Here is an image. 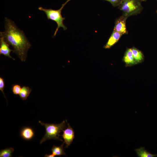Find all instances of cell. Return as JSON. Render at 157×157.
I'll return each instance as SVG.
<instances>
[{
    "label": "cell",
    "mask_w": 157,
    "mask_h": 157,
    "mask_svg": "<svg viewBox=\"0 0 157 157\" xmlns=\"http://www.w3.org/2000/svg\"></svg>",
    "instance_id": "21"
},
{
    "label": "cell",
    "mask_w": 157,
    "mask_h": 157,
    "mask_svg": "<svg viewBox=\"0 0 157 157\" xmlns=\"http://www.w3.org/2000/svg\"><path fill=\"white\" fill-rule=\"evenodd\" d=\"M21 137L23 139L29 140H31L35 135L33 129L28 126L24 127L21 130L20 133Z\"/></svg>",
    "instance_id": "9"
},
{
    "label": "cell",
    "mask_w": 157,
    "mask_h": 157,
    "mask_svg": "<svg viewBox=\"0 0 157 157\" xmlns=\"http://www.w3.org/2000/svg\"><path fill=\"white\" fill-rule=\"evenodd\" d=\"M9 44L4 40L3 38L1 37L0 38V54L3 55L5 56L15 60L10 55L11 51L13 50L10 49L9 47Z\"/></svg>",
    "instance_id": "7"
},
{
    "label": "cell",
    "mask_w": 157,
    "mask_h": 157,
    "mask_svg": "<svg viewBox=\"0 0 157 157\" xmlns=\"http://www.w3.org/2000/svg\"><path fill=\"white\" fill-rule=\"evenodd\" d=\"M108 1L114 7L119 6L122 0H101Z\"/></svg>",
    "instance_id": "17"
},
{
    "label": "cell",
    "mask_w": 157,
    "mask_h": 157,
    "mask_svg": "<svg viewBox=\"0 0 157 157\" xmlns=\"http://www.w3.org/2000/svg\"><path fill=\"white\" fill-rule=\"evenodd\" d=\"M14 151L13 148L10 147L1 150L0 151V157H11Z\"/></svg>",
    "instance_id": "15"
},
{
    "label": "cell",
    "mask_w": 157,
    "mask_h": 157,
    "mask_svg": "<svg viewBox=\"0 0 157 157\" xmlns=\"http://www.w3.org/2000/svg\"><path fill=\"white\" fill-rule=\"evenodd\" d=\"M123 60L127 66L137 64L134 58L131 48L127 49L124 54Z\"/></svg>",
    "instance_id": "10"
},
{
    "label": "cell",
    "mask_w": 157,
    "mask_h": 157,
    "mask_svg": "<svg viewBox=\"0 0 157 157\" xmlns=\"http://www.w3.org/2000/svg\"><path fill=\"white\" fill-rule=\"evenodd\" d=\"M118 6L122 15L127 17L139 14L143 9L141 2L138 0H122Z\"/></svg>",
    "instance_id": "4"
},
{
    "label": "cell",
    "mask_w": 157,
    "mask_h": 157,
    "mask_svg": "<svg viewBox=\"0 0 157 157\" xmlns=\"http://www.w3.org/2000/svg\"><path fill=\"white\" fill-rule=\"evenodd\" d=\"M64 144V143L63 142V144L59 146L53 145L51 149L52 154L55 156L65 155V153L64 151L63 148Z\"/></svg>",
    "instance_id": "14"
},
{
    "label": "cell",
    "mask_w": 157,
    "mask_h": 157,
    "mask_svg": "<svg viewBox=\"0 0 157 157\" xmlns=\"http://www.w3.org/2000/svg\"><path fill=\"white\" fill-rule=\"evenodd\" d=\"M21 89L20 85L18 84L13 85L11 88L13 94L16 95L19 94Z\"/></svg>",
    "instance_id": "16"
},
{
    "label": "cell",
    "mask_w": 157,
    "mask_h": 157,
    "mask_svg": "<svg viewBox=\"0 0 157 157\" xmlns=\"http://www.w3.org/2000/svg\"><path fill=\"white\" fill-rule=\"evenodd\" d=\"M45 157H55V156L53 154H46L44 156Z\"/></svg>",
    "instance_id": "19"
},
{
    "label": "cell",
    "mask_w": 157,
    "mask_h": 157,
    "mask_svg": "<svg viewBox=\"0 0 157 157\" xmlns=\"http://www.w3.org/2000/svg\"><path fill=\"white\" fill-rule=\"evenodd\" d=\"M39 122L44 126L46 129L45 133L40 141V144L47 140L51 139L63 141L59 137V133L66 127L65 121L64 120L60 123L58 124L45 123L40 121H39Z\"/></svg>",
    "instance_id": "2"
},
{
    "label": "cell",
    "mask_w": 157,
    "mask_h": 157,
    "mask_svg": "<svg viewBox=\"0 0 157 157\" xmlns=\"http://www.w3.org/2000/svg\"><path fill=\"white\" fill-rule=\"evenodd\" d=\"M134 151L136 152L138 157H154L157 156V154H151L145 149V147H141L140 148L135 149Z\"/></svg>",
    "instance_id": "11"
},
{
    "label": "cell",
    "mask_w": 157,
    "mask_h": 157,
    "mask_svg": "<svg viewBox=\"0 0 157 157\" xmlns=\"http://www.w3.org/2000/svg\"><path fill=\"white\" fill-rule=\"evenodd\" d=\"M131 49L134 58L137 64L141 63L144 60V56L142 53L135 47Z\"/></svg>",
    "instance_id": "12"
},
{
    "label": "cell",
    "mask_w": 157,
    "mask_h": 157,
    "mask_svg": "<svg viewBox=\"0 0 157 157\" xmlns=\"http://www.w3.org/2000/svg\"><path fill=\"white\" fill-rule=\"evenodd\" d=\"M31 90V89L29 87L24 86L22 88L19 95L21 99L23 101L25 100L29 96Z\"/></svg>",
    "instance_id": "13"
},
{
    "label": "cell",
    "mask_w": 157,
    "mask_h": 157,
    "mask_svg": "<svg viewBox=\"0 0 157 157\" xmlns=\"http://www.w3.org/2000/svg\"><path fill=\"white\" fill-rule=\"evenodd\" d=\"M70 0H67L64 3L62 4L61 7L57 10L51 9H47L42 7H39L38 9L40 11H43L46 14L48 19H50L55 21L57 23V26L53 36L56 35L59 28L62 27L64 31L67 29V27L63 23V21L65 19L61 15V11L66 4Z\"/></svg>",
    "instance_id": "3"
},
{
    "label": "cell",
    "mask_w": 157,
    "mask_h": 157,
    "mask_svg": "<svg viewBox=\"0 0 157 157\" xmlns=\"http://www.w3.org/2000/svg\"><path fill=\"white\" fill-rule=\"evenodd\" d=\"M5 30L0 32V37L13 47V52L15 53L22 62H25L27 57L28 51L31 45L24 32L19 29L14 22L5 17Z\"/></svg>",
    "instance_id": "1"
},
{
    "label": "cell",
    "mask_w": 157,
    "mask_h": 157,
    "mask_svg": "<svg viewBox=\"0 0 157 157\" xmlns=\"http://www.w3.org/2000/svg\"><path fill=\"white\" fill-rule=\"evenodd\" d=\"M138 0L140 2H141V1H146L147 0Z\"/></svg>",
    "instance_id": "20"
},
{
    "label": "cell",
    "mask_w": 157,
    "mask_h": 157,
    "mask_svg": "<svg viewBox=\"0 0 157 157\" xmlns=\"http://www.w3.org/2000/svg\"><path fill=\"white\" fill-rule=\"evenodd\" d=\"M5 87V83L4 79L1 77H0V90L1 91L4 95V97L7 99L4 92V89Z\"/></svg>",
    "instance_id": "18"
},
{
    "label": "cell",
    "mask_w": 157,
    "mask_h": 157,
    "mask_svg": "<svg viewBox=\"0 0 157 157\" xmlns=\"http://www.w3.org/2000/svg\"><path fill=\"white\" fill-rule=\"evenodd\" d=\"M67 127L63 130V133L61 136L64 140V142L66 144L64 148H67L72 143L75 138V132L69 124L67 123Z\"/></svg>",
    "instance_id": "5"
},
{
    "label": "cell",
    "mask_w": 157,
    "mask_h": 157,
    "mask_svg": "<svg viewBox=\"0 0 157 157\" xmlns=\"http://www.w3.org/2000/svg\"><path fill=\"white\" fill-rule=\"evenodd\" d=\"M128 17L122 15L116 20L113 30L121 33L122 35L127 34L128 32L126 26V21Z\"/></svg>",
    "instance_id": "6"
},
{
    "label": "cell",
    "mask_w": 157,
    "mask_h": 157,
    "mask_svg": "<svg viewBox=\"0 0 157 157\" xmlns=\"http://www.w3.org/2000/svg\"><path fill=\"white\" fill-rule=\"evenodd\" d=\"M122 35L119 32L113 30L107 42L104 46V48L106 49L110 48L119 41Z\"/></svg>",
    "instance_id": "8"
}]
</instances>
